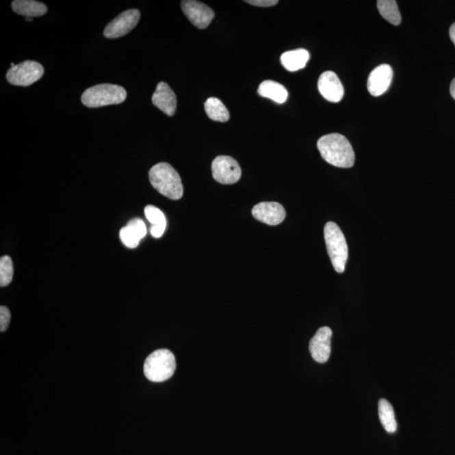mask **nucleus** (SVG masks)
<instances>
[{
    "instance_id": "1",
    "label": "nucleus",
    "mask_w": 455,
    "mask_h": 455,
    "mask_svg": "<svg viewBox=\"0 0 455 455\" xmlns=\"http://www.w3.org/2000/svg\"><path fill=\"white\" fill-rule=\"evenodd\" d=\"M317 148L322 157L330 165L339 168H351L355 154L348 138L339 133H330L320 138Z\"/></svg>"
},
{
    "instance_id": "2",
    "label": "nucleus",
    "mask_w": 455,
    "mask_h": 455,
    "mask_svg": "<svg viewBox=\"0 0 455 455\" xmlns=\"http://www.w3.org/2000/svg\"><path fill=\"white\" fill-rule=\"evenodd\" d=\"M153 187L160 194L171 200H179L184 189L180 174L168 163H159L152 167L148 173Z\"/></svg>"
},
{
    "instance_id": "3",
    "label": "nucleus",
    "mask_w": 455,
    "mask_h": 455,
    "mask_svg": "<svg viewBox=\"0 0 455 455\" xmlns=\"http://www.w3.org/2000/svg\"><path fill=\"white\" fill-rule=\"evenodd\" d=\"M177 369L176 358L168 349H159L148 356L144 373L148 380L160 383L173 376Z\"/></svg>"
},
{
    "instance_id": "4",
    "label": "nucleus",
    "mask_w": 455,
    "mask_h": 455,
    "mask_svg": "<svg viewBox=\"0 0 455 455\" xmlns=\"http://www.w3.org/2000/svg\"><path fill=\"white\" fill-rule=\"evenodd\" d=\"M127 91L123 87L112 83H101L87 89L82 94L81 101L90 108L121 104L126 100Z\"/></svg>"
},
{
    "instance_id": "5",
    "label": "nucleus",
    "mask_w": 455,
    "mask_h": 455,
    "mask_svg": "<svg viewBox=\"0 0 455 455\" xmlns=\"http://www.w3.org/2000/svg\"><path fill=\"white\" fill-rule=\"evenodd\" d=\"M324 237L335 270L338 273L344 272L348 258V247L343 233L334 222H328L324 228Z\"/></svg>"
},
{
    "instance_id": "6",
    "label": "nucleus",
    "mask_w": 455,
    "mask_h": 455,
    "mask_svg": "<svg viewBox=\"0 0 455 455\" xmlns=\"http://www.w3.org/2000/svg\"><path fill=\"white\" fill-rule=\"evenodd\" d=\"M44 75V68L36 61L27 60L7 72L6 79L10 85L27 87L32 85Z\"/></svg>"
},
{
    "instance_id": "7",
    "label": "nucleus",
    "mask_w": 455,
    "mask_h": 455,
    "mask_svg": "<svg viewBox=\"0 0 455 455\" xmlns=\"http://www.w3.org/2000/svg\"><path fill=\"white\" fill-rule=\"evenodd\" d=\"M212 172L214 180L224 185L235 184L242 177V169L238 162L226 155L218 156L213 159Z\"/></svg>"
},
{
    "instance_id": "8",
    "label": "nucleus",
    "mask_w": 455,
    "mask_h": 455,
    "mask_svg": "<svg viewBox=\"0 0 455 455\" xmlns=\"http://www.w3.org/2000/svg\"><path fill=\"white\" fill-rule=\"evenodd\" d=\"M140 10L132 9L120 14L105 28V38L116 39L129 34L140 20Z\"/></svg>"
},
{
    "instance_id": "9",
    "label": "nucleus",
    "mask_w": 455,
    "mask_h": 455,
    "mask_svg": "<svg viewBox=\"0 0 455 455\" xmlns=\"http://www.w3.org/2000/svg\"><path fill=\"white\" fill-rule=\"evenodd\" d=\"M182 12L192 24L198 29H205L212 23L214 12L210 7L196 0L181 1Z\"/></svg>"
},
{
    "instance_id": "10",
    "label": "nucleus",
    "mask_w": 455,
    "mask_h": 455,
    "mask_svg": "<svg viewBox=\"0 0 455 455\" xmlns=\"http://www.w3.org/2000/svg\"><path fill=\"white\" fill-rule=\"evenodd\" d=\"M252 216L258 221L265 224L278 225L283 223L286 217V211L280 203L276 202H262L255 205Z\"/></svg>"
},
{
    "instance_id": "11",
    "label": "nucleus",
    "mask_w": 455,
    "mask_h": 455,
    "mask_svg": "<svg viewBox=\"0 0 455 455\" xmlns=\"http://www.w3.org/2000/svg\"><path fill=\"white\" fill-rule=\"evenodd\" d=\"M333 331L327 326L322 327L309 341V352L315 361L325 363L330 355V340Z\"/></svg>"
},
{
    "instance_id": "12",
    "label": "nucleus",
    "mask_w": 455,
    "mask_h": 455,
    "mask_svg": "<svg viewBox=\"0 0 455 455\" xmlns=\"http://www.w3.org/2000/svg\"><path fill=\"white\" fill-rule=\"evenodd\" d=\"M393 69L389 64H381L370 73L367 79V90L373 96H380L391 85Z\"/></svg>"
},
{
    "instance_id": "13",
    "label": "nucleus",
    "mask_w": 455,
    "mask_h": 455,
    "mask_svg": "<svg viewBox=\"0 0 455 455\" xmlns=\"http://www.w3.org/2000/svg\"><path fill=\"white\" fill-rule=\"evenodd\" d=\"M318 89L322 96L330 103H340L344 96L343 86L333 71H326L320 76Z\"/></svg>"
},
{
    "instance_id": "14",
    "label": "nucleus",
    "mask_w": 455,
    "mask_h": 455,
    "mask_svg": "<svg viewBox=\"0 0 455 455\" xmlns=\"http://www.w3.org/2000/svg\"><path fill=\"white\" fill-rule=\"evenodd\" d=\"M152 103L164 114L172 116L176 114L177 100L176 94L165 82H159L152 96Z\"/></svg>"
},
{
    "instance_id": "15",
    "label": "nucleus",
    "mask_w": 455,
    "mask_h": 455,
    "mask_svg": "<svg viewBox=\"0 0 455 455\" xmlns=\"http://www.w3.org/2000/svg\"><path fill=\"white\" fill-rule=\"evenodd\" d=\"M147 229L140 218H133L120 231V238L129 248H136L140 240L146 236Z\"/></svg>"
},
{
    "instance_id": "16",
    "label": "nucleus",
    "mask_w": 455,
    "mask_h": 455,
    "mask_svg": "<svg viewBox=\"0 0 455 455\" xmlns=\"http://www.w3.org/2000/svg\"><path fill=\"white\" fill-rule=\"evenodd\" d=\"M258 94L278 104L285 103L289 96L285 87L273 80H265L262 82L258 88Z\"/></svg>"
},
{
    "instance_id": "17",
    "label": "nucleus",
    "mask_w": 455,
    "mask_h": 455,
    "mask_svg": "<svg viewBox=\"0 0 455 455\" xmlns=\"http://www.w3.org/2000/svg\"><path fill=\"white\" fill-rule=\"evenodd\" d=\"M12 6L14 12L25 18L39 17L44 16L47 12V7L44 3L34 0H14Z\"/></svg>"
},
{
    "instance_id": "18",
    "label": "nucleus",
    "mask_w": 455,
    "mask_h": 455,
    "mask_svg": "<svg viewBox=\"0 0 455 455\" xmlns=\"http://www.w3.org/2000/svg\"><path fill=\"white\" fill-rule=\"evenodd\" d=\"M309 60V53L305 49L289 51L282 54L281 63L287 71L300 70L307 66Z\"/></svg>"
},
{
    "instance_id": "19",
    "label": "nucleus",
    "mask_w": 455,
    "mask_h": 455,
    "mask_svg": "<svg viewBox=\"0 0 455 455\" xmlns=\"http://www.w3.org/2000/svg\"><path fill=\"white\" fill-rule=\"evenodd\" d=\"M378 417L385 431L389 433L396 431L398 422L395 420V411L387 400L381 399L378 402Z\"/></svg>"
},
{
    "instance_id": "20",
    "label": "nucleus",
    "mask_w": 455,
    "mask_h": 455,
    "mask_svg": "<svg viewBox=\"0 0 455 455\" xmlns=\"http://www.w3.org/2000/svg\"><path fill=\"white\" fill-rule=\"evenodd\" d=\"M205 111L211 120L216 122H226L229 120L228 109L220 99L210 97L205 104Z\"/></svg>"
},
{
    "instance_id": "21",
    "label": "nucleus",
    "mask_w": 455,
    "mask_h": 455,
    "mask_svg": "<svg viewBox=\"0 0 455 455\" xmlns=\"http://www.w3.org/2000/svg\"><path fill=\"white\" fill-rule=\"evenodd\" d=\"M377 7L381 16L388 23L394 25H399L402 23V16L395 0H380L377 2Z\"/></svg>"
},
{
    "instance_id": "22",
    "label": "nucleus",
    "mask_w": 455,
    "mask_h": 455,
    "mask_svg": "<svg viewBox=\"0 0 455 455\" xmlns=\"http://www.w3.org/2000/svg\"><path fill=\"white\" fill-rule=\"evenodd\" d=\"M14 275V265L12 258L3 256L0 259V286L6 287L12 283Z\"/></svg>"
},
{
    "instance_id": "23",
    "label": "nucleus",
    "mask_w": 455,
    "mask_h": 455,
    "mask_svg": "<svg viewBox=\"0 0 455 455\" xmlns=\"http://www.w3.org/2000/svg\"><path fill=\"white\" fill-rule=\"evenodd\" d=\"M145 217L152 224V226L166 228V218L162 211L153 205H148L144 209Z\"/></svg>"
},
{
    "instance_id": "24",
    "label": "nucleus",
    "mask_w": 455,
    "mask_h": 455,
    "mask_svg": "<svg viewBox=\"0 0 455 455\" xmlns=\"http://www.w3.org/2000/svg\"><path fill=\"white\" fill-rule=\"evenodd\" d=\"M10 319H12V315H10L9 309L5 307H0V331L1 333L8 329Z\"/></svg>"
},
{
    "instance_id": "25",
    "label": "nucleus",
    "mask_w": 455,
    "mask_h": 455,
    "mask_svg": "<svg viewBox=\"0 0 455 455\" xmlns=\"http://www.w3.org/2000/svg\"><path fill=\"white\" fill-rule=\"evenodd\" d=\"M249 5L258 7H271L278 3V0H247L245 1Z\"/></svg>"
},
{
    "instance_id": "26",
    "label": "nucleus",
    "mask_w": 455,
    "mask_h": 455,
    "mask_svg": "<svg viewBox=\"0 0 455 455\" xmlns=\"http://www.w3.org/2000/svg\"><path fill=\"white\" fill-rule=\"evenodd\" d=\"M166 227L161 226H152L151 229V233L153 237L160 238L163 235L164 233L166 231Z\"/></svg>"
},
{
    "instance_id": "27",
    "label": "nucleus",
    "mask_w": 455,
    "mask_h": 455,
    "mask_svg": "<svg viewBox=\"0 0 455 455\" xmlns=\"http://www.w3.org/2000/svg\"><path fill=\"white\" fill-rule=\"evenodd\" d=\"M450 36L451 41L454 42V44L455 46V23L451 25V27L450 29Z\"/></svg>"
},
{
    "instance_id": "28",
    "label": "nucleus",
    "mask_w": 455,
    "mask_h": 455,
    "mask_svg": "<svg viewBox=\"0 0 455 455\" xmlns=\"http://www.w3.org/2000/svg\"><path fill=\"white\" fill-rule=\"evenodd\" d=\"M450 94L455 100V78L452 80L450 85Z\"/></svg>"
},
{
    "instance_id": "29",
    "label": "nucleus",
    "mask_w": 455,
    "mask_h": 455,
    "mask_svg": "<svg viewBox=\"0 0 455 455\" xmlns=\"http://www.w3.org/2000/svg\"><path fill=\"white\" fill-rule=\"evenodd\" d=\"M25 20H27V21H34V18L27 17V18H25Z\"/></svg>"
}]
</instances>
